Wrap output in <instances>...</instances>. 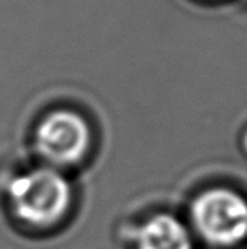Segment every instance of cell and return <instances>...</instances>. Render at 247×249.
Masks as SVG:
<instances>
[{
  "label": "cell",
  "mask_w": 247,
  "mask_h": 249,
  "mask_svg": "<svg viewBox=\"0 0 247 249\" xmlns=\"http://www.w3.org/2000/svg\"><path fill=\"white\" fill-rule=\"evenodd\" d=\"M6 196L13 214L35 227L57 224L68 213L73 200L65 174L46 164L16 175L10 181Z\"/></svg>",
  "instance_id": "6da1fadb"
},
{
  "label": "cell",
  "mask_w": 247,
  "mask_h": 249,
  "mask_svg": "<svg viewBox=\"0 0 247 249\" xmlns=\"http://www.w3.org/2000/svg\"><path fill=\"white\" fill-rule=\"evenodd\" d=\"M194 231L208 245L233 248L247 238V199L227 188L201 193L191 205Z\"/></svg>",
  "instance_id": "7a4b0ae2"
},
{
  "label": "cell",
  "mask_w": 247,
  "mask_h": 249,
  "mask_svg": "<svg viewBox=\"0 0 247 249\" xmlns=\"http://www.w3.org/2000/svg\"><path fill=\"white\" fill-rule=\"evenodd\" d=\"M33 143L46 166L62 170L79 164L85 158L92 133L82 115L60 109L48 114L36 124Z\"/></svg>",
  "instance_id": "3957f363"
},
{
  "label": "cell",
  "mask_w": 247,
  "mask_h": 249,
  "mask_svg": "<svg viewBox=\"0 0 247 249\" xmlns=\"http://www.w3.org/2000/svg\"><path fill=\"white\" fill-rule=\"evenodd\" d=\"M137 249H194L191 229L170 213L149 216L134 233Z\"/></svg>",
  "instance_id": "277c9868"
},
{
  "label": "cell",
  "mask_w": 247,
  "mask_h": 249,
  "mask_svg": "<svg viewBox=\"0 0 247 249\" xmlns=\"http://www.w3.org/2000/svg\"><path fill=\"white\" fill-rule=\"evenodd\" d=\"M246 147H247V141H246Z\"/></svg>",
  "instance_id": "5b68a950"
}]
</instances>
